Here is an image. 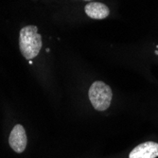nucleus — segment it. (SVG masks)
<instances>
[{"label": "nucleus", "mask_w": 158, "mask_h": 158, "mask_svg": "<svg viewBox=\"0 0 158 158\" xmlns=\"http://www.w3.org/2000/svg\"><path fill=\"white\" fill-rule=\"evenodd\" d=\"M19 48L27 60H31L39 54L42 48V37L36 26H27L21 28L19 35Z\"/></svg>", "instance_id": "nucleus-1"}, {"label": "nucleus", "mask_w": 158, "mask_h": 158, "mask_svg": "<svg viewBox=\"0 0 158 158\" xmlns=\"http://www.w3.org/2000/svg\"><path fill=\"white\" fill-rule=\"evenodd\" d=\"M88 96L90 102L96 110L105 111L111 104L113 92L108 84L102 81H97L90 86Z\"/></svg>", "instance_id": "nucleus-2"}, {"label": "nucleus", "mask_w": 158, "mask_h": 158, "mask_svg": "<svg viewBox=\"0 0 158 158\" xmlns=\"http://www.w3.org/2000/svg\"><path fill=\"white\" fill-rule=\"evenodd\" d=\"M27 139L24 127L20 124L15 125L11 130L9 137V143L10 148L15 152L21 153L25 151L27 147Z\"/></svg>", "instance_id": "nucleus-3"}, {"label": "nucleus", "mask_w": 158, "mask_h": 158, "mask_svg": "<svg viewBox=\"0 0 158 158\" xmlns=\"http://www.w3.org/2000/svg\"><path fill=\"white\" fill-rule=\"evenodd\" d=\"M158 157V143L147 141L141 143L129 154V158H156Z\"/></svg>", "instance_id": "nucleus-4"}, {"label": "nucleus", "mask_w": 158, "mask_h": 158, "mask_svg": "<svg viewBox=\"0 0 158 158\" xmlns=\"http://www.w3.org/2000/svg\"><path fill=\"white\" fill-rule=\"evenodd\" d=\"M84 11L90 18L98 19V20L105 19L110 14L109 8L105 4L99 3V2L87 4L84 7Z\"/></svg>", "instance_id": "nucleus-5"}, {"label": "nucleus", "mask_w": 158, "mask_h": 158, "mask_svg": "<svg viewBox=\"0 0 158 158\" xmlns=\"http://www.w3.org/2000/svg\"><path fill=\"white\" fill-rule=\"evenodd\" d=\"M86 1H90V0H86Z\"/></svg>", "instance_id": "nucleus-6"}]
</instances>
